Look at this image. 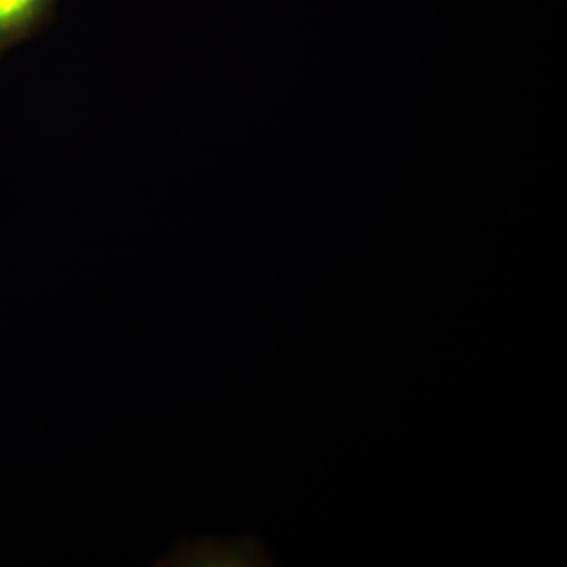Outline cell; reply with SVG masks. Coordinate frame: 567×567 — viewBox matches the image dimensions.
<instances>
[{
	"label": "cell",
	"mask_w": 567,
	"mask_h": 567,
	"mask_svg": "<svg viewBox=\"0 0 567 567\" xmlns=\"http://www.w3.org/2000/svg\"><path fill=\"white\" fill-rule=\"evenodd\" d=\"M55 0H0V55L28 39L50 14Z\"/></svg>",
	"instance_id": "6da1fadb"
}]
</instances>
